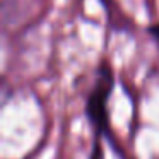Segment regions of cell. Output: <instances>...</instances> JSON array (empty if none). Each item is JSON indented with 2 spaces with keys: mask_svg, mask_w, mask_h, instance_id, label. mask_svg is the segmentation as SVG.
I'll return each mask as SVG.
<instances>
[{
  "mask_svg": "<svg viewBox=\"0 0 159 159\" xmlns=\"http://www.w3.org/2000/svg\"><path fill=\"white\" fill-rule=\"evenodd\" d=\"M113 72L106 62L96 72V82L87 96L86 115L94 128V140H101V135L108 132V98L113 91Z\"/></svg>",
  "mask_w": 159,
  "mask_h": 159,
  "instance_id": "cell-1",
  "label": "cell"
},
{
  "mask_svg": "<svg viewBox=\"0 0 159 159\" xmlns=\"http://www.w3.org/2000/svg\"><path fill=\"white\" fill-rule=\"evenodd\" d=\"M149 34H151L156 41H159V24L151 26V28H149Z\"/></svg>",
  "mask_w": 159,
  "mask_h": 159,
  "instance_id": "cell-2",
  "label": "cell"
}]
</instances>
